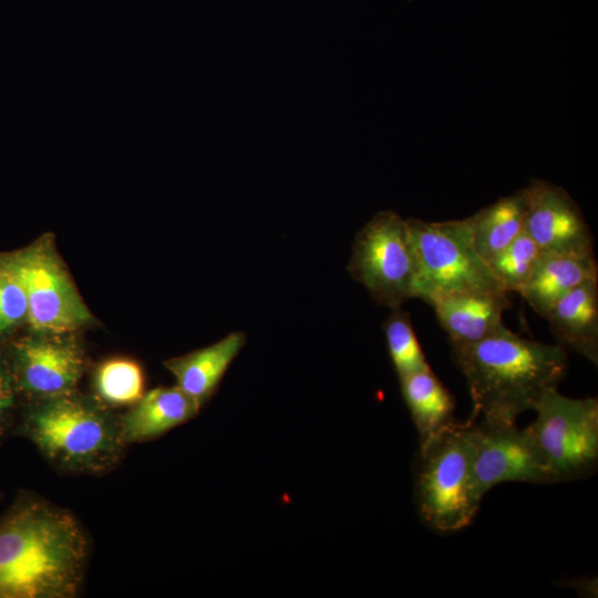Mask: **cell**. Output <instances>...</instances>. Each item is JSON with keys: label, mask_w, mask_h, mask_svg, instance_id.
I'll use <instances>...</instances> for the list:
<instances>
[{"label": "cell", "mask_w": 598, "mask_h": 598, "mask_svg": "<svg viewBox=\"0 0 598 598\" xmlns=\"http://www.w3.org/2000/svg\"><path fill=\"white\" fill-rule=\"evenodd\" d=\"M546 319L557 344L598 364V278L586 280L566 293Z\"/></svg>", "instance_id": "cell-13"}, {"label": "cell", "mask_w": 598, "mask_h": 598, "mask_svg": "<svg viewBox=\"0 0 598 598\" xmlns=\"http://www.w3.org/2000/svg\"><path fill=\"white\" fill-rule=\"evenodd\" d=\"M468 220L477 252L491 260L524 231V189L478 210Z\"/></svg>", "instance_id": "cell-18"}, {"label": "cell", "mask_w": 598, "mask_h": 598, "mask_svg": "<svg viewBox=\"0 0 598 598\" xmlns=\"http://www.w3.org/2000/svg\"><path fill=\"white\" fill-rule=\"evenodd\" d=\"M348 270L381 306L395 309L416 298V259L408 220L392 210L375 214L355 235Z\"/></svg>", "instance_id": "cell-6"}, {"label": "cell", "mask_w": 598, "mask_h": 598, "mask_svg": "<svg viewBox=\"0 0 598 598\" xmlns=\"http://www.w3.org/2000/svg\"><path fill=\"white\" fill-rule=\"evenodd\" d=\"M13 433L28 439L53 466L74 474L111 471L127 446L120 415L76 390L22 403Z\"/></svg>", "instance_id": "cell-3"}, {"label": "cell", "mask_w": 598, "mask_h": 598, "mask_svg": "<svg viewBox=\"0 0 598 598\" xmlns=\"http://www.w3.org/2000/svg\"><path fill=\"white\" fill-rule=\"evenodd\" d=\"M473 447V475L483 497L505 482L554 484L546 460L528 427L483 420L467 422Z\"/></svg>", "instance_id": "cell-10"}, {"label": "cell", "mask_w": 598, "mask_h": 598, "mask_svg": "<svg viewBox=\"0 0 598 598\" xmlns=\"http://www.w3.org/2000/svg\"><path fill=\"white\" fill-rule=\"evenodd\" d=\"M17 272L28 300L24 331L69 334L93 319L51 238L41 237L18 250L3 252Z\"/></svg>", "instance_id": "cell-8"}, {"label": "cell", "mask_w": 598, "mask_h": 598, "mask_svg": "<svg viewBox=\"0 0 598 598\" xmlns=\"http://www.w3.org/2000/svg\"><path fill=\"white\" fill-rule=\"evenodd\" d=\"M432 306L452 348L476 343L502 330L511 302L507 291H457L437 295Z\"/></svg>", "instance_id": "cell-12"}, {"label": "cell", "mask_w": 598, "mask_h": 598, "mask_svg": "<svg viewBox=\"0 0 598 598\" xmlns=\"http://www.w3.org/2000/svg\"><path fill=\"white\" fill-rule=\"evenodd\" d=\"M527 427L540 448L553 483L591 474L598 462V400L568 398L546 390Z\"/></svg>", "instance_id": "cell-7"}, {"label": "cell", "mask_w": 598, "mask_h": 598, "mask_svg": "<svg viewBox=\"0 0 598 598\" xmlns=\"http://www.w3.org/2000/svg\"><path fill=\"white\" fill-rule=\"evenodd\" d=\"M200 406L177 385L158 386L120 415L126 445L154 440L195 417Z\"/></svg>", "instance_id": "cell-15"}, {"label": "cell", "mask_w": 598, "mask_h": 598, "mask_svg": "<svg viewBox=\"0 0 598 598\" xmlns=\"http://www.w3.org/2000/svg\"><path fill=\"white\" fill-rule=\"evenodd\" d=\"M406 220L416 259V298L426 302L448 292L506 291L477 252L468 218Z\"/></svg>", "instance_id": "cell-5"}, {"label": "cell", "mask_w": 598, "mask_h": 598, "mask_svg": "<svg viewBox=\"0 0 598 598\" xmlns=\"http://www.w3.org/2000/svg\"><path fill=\"white\" fill-rule=\"evenodd\" d=\"M402 396L425 444L454 424V398L431 368L399 378Z\"/></svg>", "instance_id": "cell-17"}, {"label": "cell", "mask_w": 598, "mask_h": 598, "mask_svg": "<svg viewBox=\"0 0 598 598\" xmlns=\"http://www.w3.org/2000/svg\"><path fill=\"white\" fill-rule=\"evenodd\" d=\"M382 326L389 355L399 378L430 368L408 311L402 307L391 309Z\"/></svg>", "instance_id": "cell-20"}, {"label": "cell", "mask_w": 598, "mask_h": 598, "mask_svg": "<svg viewBox=\"0 0 598 598\" xmlns=\"http://www.w3.org/2000/svg\"><path fill=\"white\" fill-rule=\"evenodd\" d=\"M542 254L524 230L487 264L507 292L519 293Z\"/></svg>", "instance_id": "cell-21"}, {"label": "cell", "mask_w": 598, "mask_h": 598, "mask_svg": "<svg viewBox=\"0 0 598 598\" xmlns=\"http://www.w3.org/2000/svg\"><path fill=\"white\" fill-rule=\"evenodd\" d=\"M524 230L544 254L595 256L594 237L569 194L535 179L526 188Z\"/></svg>", "instance_id": "cell-11"}, {"label": "cell", "mask_w": 598, "mask_h": 598, "mask_svg": "<svg viewBox=\"0 0 598 598\" xmlns=\"http://www.w3.org/2000/svg\"><path fill=\"white\" fill-rule=\"evenodd\" d=\"M473 402L472 419L516 423L568 369L566 350L523 338L504 327L470 346L452 348Z\"/></svg>", "instance_id": "cell-2"}, {"label": "cell", "mask_w": 598, "mask_h": 598, "mask_svg": "<svg viewBox=\"0 0 598 598\" xmlns=\"http://www.w3.org/2000/svg\"><path fill=\"white\" fill-rule=\"evenodd\" d=\"M0 348L22 403L71 393L84 372V353L66 334L22 331Z\"/></svg>", "instance_id": "cell-9"}, {"label": "cell", "mask_w": 598, "mask_h": 598, "mask_svg": "<svg viewBox=\"0 0 598 598\" xmlns=\"http://www.w3.org/2000/svg\"><path fill=\"white\" fill-rule=\"evenodd\" d=\"M89 558L76 517L21 492L0 518V598H74Z\"/></svg>", "instance_id": "cell-1"}, {"label": "cell", "mask_w": 598, "mask_h": 598, "mask_svg": "<svg viewBox=\"0 0 598 598\" xmlns=\"http://www.w3.org/2000/svg\"><path fill=\"white\" fill-rule=\"evenodd\" d=\"M247 342L241 331L184 355L164 361L176 385L200 408L215 394L228 368Z\"/></svg>", "instance_id": "cell-14"}, {"label": "cell", "mask_w": 598, "mask_h": 598, "mask_svg": "<svg viewBox=\"0 0 598 598\" xmlns=\"http://www.w3.org/2000/svg\"><path fill=\"white\" fill-rule=\"evenodd\" d=\"M28 300L17 272L0 254V347L27 328Z\"/></svg>", "instance_id": "cell-22"}, {"label": "cell", "mask_w": 598, "mask_h": 598, "mask_svg": "<svg viewBox=\"0 0 598 598\" xmlns=\"http://www.w3.org/2000/svg\"><path fill=\"white\" fill-rule=\"evenodd\" d=\"M93 390V398L111 410L130 408L144 394L143 370L127 358L107 359L94 371Z\"/></svg>", "instance_id": "cell-19"}, {"label": "cell", "mask_w": 598, "mask_h": 598, "mask_svg": "<svg viewBox=\"0 0 598 598\" xmlns=\"http://www.w3.org/2000/svg\"><path fill=\"white\" fill-rule=\"evenodd\" d=\"M598 278L595 256L542 254L520 296L542 317L566 293L586 280Z\"/></svg>", "instance_id": "cell-16"}, {"label": "cell", "mask_w": 598, "mask_h": 598, "mask_svg": "<svg viewBox=\"0 0 598 598\" xmlns=\"http://www.w3.org/2000/svg\"><path fill=\"white\" fill-rule=\"evenodd\" d=\"M21 405L12 373L0 348V445L13 433Z\"/></svg>", "instance_id": "cell-23"}, {"label": "cell", "mask_w": 598, "mask_h": 598, "mask_svg": "<svg viewBox=\"0 0 598 598\" xmlns=\"http://www.w3.org/2000/svg\"><path fill=\"white\" fill-rule=\"evenodd\" d=\"M416 476V502L422 520L439 533L468 526L482 496L473 475L468 425L452 424L423 445Z\"/></svg>", "instance_id": "cell-4"}]
</instances>
